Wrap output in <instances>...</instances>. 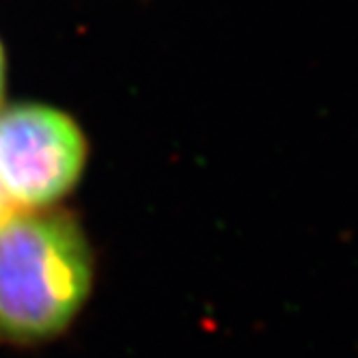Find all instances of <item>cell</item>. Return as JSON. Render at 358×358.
<instances>
[{
	"mask_svg": "<svg viewBox=\"0 0 358 358\" xmlns=\"http://www.w3.org/2000/svg\"><path fill=\"white\" fill-rule=\"evenodd\" d=\"M93 283L85 231L61 210H29L0 227V341L41 343L76 320Z\"/></svg>",
	"mask_w": 358,
	"mask_h": 358,
	"instance_id": "1",
	"label": "cell"
},
{
	"mask_svg": "<svg viewBox=\"0 0 358 358\" xmlns=\"http://www.w3.org/2000/svg\"><path fill=\"white\" fill-rule=\"evenodd\" d=\"M85 134L65 113L20 104L0 110V186L22 212L45 210L80 179Z\"/></svg>",
	"mask_w": 358,
	"mask_h": 358,
	"instance_id": "2",
	"label": "cell"
},
{
	"mask_svg": "<svg viewBox=\"0 0 358 358\" xmlns=\"http://www.w3.org/2000/svg\"><path fill=\"white\" fill-rule=\"evenodd\" d=\"M17 214H22V210L9 199V194L5 192V188L0 186V227L7 224L9 220H13Z\"/></svg>",
	"mask_w": 358,
	"mask_h": 358,
	"instance_id": "3",
	"label": "cell"
},
{
	"mask_svg": "<svg viewBox=\"0 0 358 358\" xmlns=\"http://www.w3.org/2000/svg\"><path fill=\"white\" fill-rule=\"evenodd\" d=\"M5 91V55H3V45H0V99H3Z\"/></svg>",
	"mask_w": 358,
	"mask_h": 358,
	"instance_id": "4",
	"label": "cell"
}]
</instances>
